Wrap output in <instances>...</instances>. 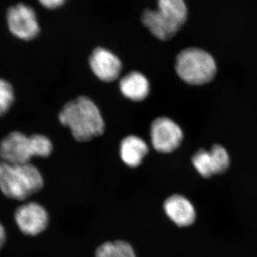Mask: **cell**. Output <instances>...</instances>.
Wrapping results in <instances>:
<instances>
[{"mask_svg":"<svg viewBox=\"0 0 257 257\" xmlns=\"http://www.w3.org/2000/svg\"><path fill=\"white\" fill-rule=\"evenodd\" d=\"M59 119L78 142H88L104 133L100 111L87 96H79L67 102L59 114Z\"/></svg>","mask_w":257,"mask_h":257,"instance_id":"6da1fadb","label":"cell"},{"mask_svg":"<svg viewBox=\"0 0 257 257\" xmlns=\"http://www.w3.org/2000/svg\"><path fill=\"white\" fill-rule=\"evenodd\" d=\"M43 185L41 173L35 166L0 161V189L10 199L25 200Z\"/></svg>","mask_w":257,"mask_h":257,"instance_id":"7a4b0ae2","label":"cell"},{"mask_svg":"<svg viewBox=\"0 0 257 257\" xmlns=\"http://www.w3.org/2000/svg\"><path fill=\"white\" fill-rule=\"evenodd\" d=\"M156 10L145 16L146 28L160 40H170L187 21L188 10L184 0H157Z\"/></svg>","mask_w":257,"mask_h":257,"instance_id":"3957f363","label":"cell"},{"mask_svg":"<svg viewBox=\"0 0 257 257\" xmlns=\"http://www.w3.org/2000/svg\"><path fill=\"white\" fill-rule=\"evenodd\" d=\"M52 152V144L44 135L28 137L15 131L0 142V158L8 163H29L32 157H48Z\"/></svg>","mask_w":257,"mask_h":257,"instance_id":"277c9868","label":"cell"},{"mask_svg":"<svg viewBox=\"0 0 257 257\" xmlns=\"http://www.w3.org/2000/svg\"><path fill=\"white\" fill-rule=\"evenodd\" d=\"M175 68L179 77L192 85L207 84L216 73V62L212 56L196 47L186 49L177 55Z\"/></svg>","mask_w":257,"mask_h":257,"instance_id":"5b68a950","label":"cell"},{"mask_svg":"<svg viewBox=\"0 0 257 257\" xmlns=\"http://www.w3.org/2000/svg\"><path fill=\"white\" fill-rule=\"evenodd\" d=\"M7 20L10 31L20 40L30 41L40 33L36 13L28 5L19 4L10 8Z\"/></svg>","mask_w":257,"mask_h":257,"instance_id":"8992f818","label":"cell"},{"mask_svg":"<svg viewBox=\"0 0 257 257\" xmlns=\"http://www.w3.org/2000/svg\"><path fill=\"white\" fill-rule=\"evenodd\" d=\"M150 136L152 146L161 153L175 151L183 140L182 128L173 120L167 117H159L154 120Z\"/></svg>","mask_w":257,"mask_h":257,"instance_id":"52a82bcc","label":"cell"},{"mask_svg":"<svg viewBox=\"0 0 257 257\" xmlns=\"http://www.w3.org/2000/svg\"><path fill=\"white\" fill-rule=\"evenodd\" d=\"M192 163L199 175L204 178L224 173L229 168V154L224 147L215 145L210 151L199 150L192 157Z\"/></svg>","mask_w":257,"mask_h":257,"instance_id":"ba28073f","label":"cell"},{"mask_svg":"<svg viewBox=\"0 0 257 257\" xmlns=\"http://www.w3.org/2000/svg\"><path fill=\"white\" fill-rule=\"evenodd\" d=\"M15 221L22 232L30 236L40 234L48 224L46 209L35 202L24 204L15 211Z\"/></svg>","mask_w":257,"mask_h":257,"instance_id":"9c48e42d","label":"cell"},{"mask_svg":"<svg viewBox=\"0 0 257 257\" xmlns=\"http://www.w3.org/2000/svg\"><path fill=\"white\" fill-rule=\"evenodd\" d=\"M89 65L93 73L103 82L116 80L121 73V61L111 51L98 47L89 57Z\"/></svg>","mask_w":257,"mask_h":257,"instance_id":"30bf717a","label":"cell"},{"mask_svg":"<svg viewBox=\"0 0 257 257\" xmlns=\"http://www.w3.org/2000/svg\"><path fill=\"white\" fill-rule=\"evenodd\" d=\"M164 209L171 220L179 226H190L195 221L196 211L189 199L175 194L166 199Z\"/></svg>","mask_w":257,"mask_h":257,"instance_id":"8fae6325","label":"cell"},{"mask_svg":"<svg viewBox=\"0 0 257 257\" xmlns=\"http://www.w3.org/2000/svg\"><path fill=\"white\" fill-rule=\"evenodd\" d=\"M119 89L125 97L135 101H143L150 93V83L144 74L132 72L121 79Z\"/></svg>","mask_w":257,"mask_h":257,"instance_id":"7c38bea8","label":"cell"},{"mask_svg":"<svg viewBox=\"0 0 257 257\" xmlns=\"http://www.w3.org/2000/svg\"><path fill=\"white\" fill-rule=\"evenodd\" d=\"M147 143L139 137H126L120 145V156L125 165L130 167H138L148 154Z\"/></svg>","mask_w":257,"mask_h":257,"instance_id":"4fadbf2b","label":"cell"},{"mask_svg":"<svg viewBox=\"0 0 257 257\" xmlns=\"http://www.w3.org/2000/svg\"><path fill=\"white\" fill-rule=\"evenodd\" d=\"M96 257H137L135 250L124 241L106 242L101 244L96 251Z\"/></svg>","mask_w":257,"mask_h":257,"instance_id":"5bb4252c","label":"cell"},{"mask_svg":"<svg viewBox=\"0 0 257 257\" xmlns=\"http://www.w3.org/2000/svg\"><path fill=\"white\" fill-rule=\"evenodd\" d=\"M14 101L13 86L8 81L0 79V116L8 112Z\"/></svg>","mask_w":257,"mask_h":257,"instance_id":"9a60e30c","label":"cell"},{"mask_svg":"<svg viewBox=\"0 0 257 257\" xmlns=\"http://www.w3.org/2000/svg\"><path fill=\"white\" fill-rule=\"evenodd\" d=\"M38 1L44 8L49 10H55L63 6L67 0H38Z\"/></svg>","mask_w":257,"mask_h":257,"instance_id":"2e32d148","label":"cell"},{"mask_svg":"<svg viewBox=\"0 0 257 257\" xmlns=\"http://www.w3.org/2000/svg\"><path fill=\"white\" fill-rule=\"evenodd\" d=\"M5 239H6V232L4 226L0 223V248L4 244Z\"/></svg>","mask_w":257,"mask_h":257,"instance_id":"e0dca14e","label":"cell"}]
</instances>
